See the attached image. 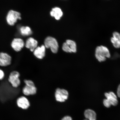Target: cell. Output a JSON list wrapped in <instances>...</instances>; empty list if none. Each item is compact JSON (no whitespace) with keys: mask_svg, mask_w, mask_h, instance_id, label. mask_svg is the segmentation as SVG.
<instances>
[{"mask_svg":"<svg viewBox=\"0 0 120 120\" xmlns=\"http://www.w3.org/2000/svg\"><path fill=\"white\" fill-rule=\"evenodd\" d=\"M62 49L67 52H76V45L75 42L71 40H67L63 45Z\"/></svg>","mask_w":120,"mask_h":120,"instance_id":"obj_8","label":"cell"},{"mask_svg":"<svg viewBox=\"0 0 120 120\" xmlns=\"http://www.w3.org/2000/svg\"><path fill=\"white\" fill-rule=\"evenodd\" d=\"M51 16H54L57 20H59L63 15V12L60 9L56 7L52 9L50 13Z\"/></svg>","mask_w":120,"mask_h":120,"instance_id":"obj_16","label":"cell"},{"mask_svg":"<svg viewBox=\"0 0 120 120\" xmlns=\"http://www.w3.org/2000/svg\"><path fill=\"white\" fill-rule=\"evenodd\" d=\"M113 37L111 38V41L113 46L116 49L120 48V34L117 32H114L112 34Z\"/></svg>","mask_w":120,"mask_h":120,"instance_id":"obj_13","label":"cell"},{"mask_svg":"<svg viewBox=\"0 0 120 120\" xmlns=\"http://www.w3.org/2000/svg\"><path fill=\"white\" fill-rule=\"evenodd\" d=\"M11 58L8 54L4 52L0 53V66L5 67L10 65L11 63Z\"/></svg>","mask_w":120,"mask_h":120,"instance_id":"obj_9","label":"cell"},{"mask_svg":"<svg viewBox=\"0 0 120 120\" xmlns=\"http://www.w3.org/2000/svg\"><path fill=\"white\" fill-rule=\"evenodd\" d=\"M24 82L25 85L22 88V92L25 95H33L36 93L37 89L32 81L25 79Z\"/></svg>","mask_w":120,"mask_h":120,"instance_id":"obj_3","label":"cell"},{"mask_svg":"<svg viewBox=\"0 0 120 120\" xmlns=\"http://www.w3.org/2000/svg\"><path fill=\"white\" fill-rule=\"evenodd\" d=\"M106 99L103 100V104L106 107L108 108L111 105L116 106L118 103L117 98L116 94L112 92L106 93L105 94Z\"/></svg>","mask_w":120,"mask_h":120,"instance_id":"obj_2","label":"cell"},{"mask_svg":"<svg viewBox=\"0 0 120 120\" xmlns=\"http://www.w3.org/2000/svg\"><path fill=\"white\" fill-rule=\"evenodd\" d=\"M95 56L97 60L101 62L105 61L106 58H110L111 55L109 49L105 46L101 45L96 48Z\"/></svg>","mask_w":120,"mask_h":120,"instance_id":"obj_1","label":"cell"},{"mask_svg":"<svg viewBox=\"0 0 120 120\" xmlns=\"http://www.w3.org/2000/svg\"><path fill=\"white\" fill-rule=\"evenodd\" d=\"M21 33L22 35L28 36L32 34V31L29 27L22 26L20 28Z\"/></svg>","mask_w":120,"mask_h":120,"instance_id":"obj_17","label":"cell"},{"mask_svg":"<svg viewBox=\"0 0 120 120\" xmlns=\"http://www.w3.org/2000/svg\"><path fill=\"white\" fill-rule=\"evenodd\" d=\"M68 93L67 90L58 88L55 93V97L57 101L64 102L68 98Z\"/></svg>","mask_w":120,"mask_h":120,"instance_id":"obj_7","label":"cell"},{"mask_svg":"<svg viewBox=\"0 0 120 120\" xmlns=\"http://www.w3.org/2000/svg\"><path fill=\"white\" fill-rule=\"evenodd\" d=\"M4 73L2 70L0 69V80H2L4 77Z\"/></svg>","mask_w":120,"mask_h":120,"instance_id":"obj_18","label":"cell"},{"mask_svg":"<svg viewBox=\"0 0 120 120\" xmlns=\"http://www.w3.org/2000/svg\"><path fill=\"white\" fill-rule=\"evenodd\" d=\"M84 116L86 118L84 120H96V114L92 109H88L85 110L84 113Z\"/></svg>","mask_w":120,"mask_h":120,"instance_id":"obj_15","label":"cell"},{"mask_svg":"<svg viewBox=\"0 0 120 120\" xmlns=\"http://www.w3.org/2000/svg\"><path fill=\"white\" fill-rule=\"evenodd\" d=\"M18 106L23 109H26L29 107L30 103L29 100L26 97L24 96L19 98L16 101Z\"/></svg>","mask_w":120,"mask_h":120,"instance_id":"obj_11","label":"cell"},{"mask_svg":"<svg viewBox=\"0 0 120 120\" xmlns=\"http://www.w3.org/2000/svg\"><path fill=\"white\" fill-rule=\"evenodd\" d=\"M21 19L20 13L19 12L13 10H10L8 12L7 16L8 23L10 25H13L18 19Z\"/></svg>","mask_w":120,"mask_h":120,"instance_id":"obj_6","label":"cell"},{"mask_svg":"<svg viewBox=\"0 0 120 120\" xmlns=\"http://www.w3.org/2000/svg\"><path fill=\"white\" fill-rule=\"evenodd\" d=\"M61 120H72L71 117L66 116L64 117Z\"/></svg>","mask_w":120,"mask_h":120,"instance_id":"obj_19","label":"cell"},{"mask_svg":"<svg viewBox=\"0 0 120 120\" xmlns=\"http://www.w3.org/2000/svg\"><path fill=\"white\" fill-rule=\"evenodd\" d=\"M44 44L47 48H50L52 52L56 53L58 52V46L57 42L55 38L51 37H48L45 39Z\"/></svg>","mask_w":120,"mask_h":120,"instance_id":"obj_4","label":"cell"},{"mask_svg":"<svg viewBox=\"0 0 120 120\" xmlns=\"http://www.w3.org/2000/svg\"><path fill=\"white\" fill-rule=\"evenodd\" d=\"M45 46L42 45L41 47H37L34 51V54L35 56L40 59H42L45 56Z\"/></svg>","mask_w":120,"mask_h":120,"instance_id":"obj_14","label":"cell"},{"mask_svg":"<svg viewBox=\"0 0 120 120\" xmlns=\"http://www.w3.org/2000/svg\"><path fill=\"white\" fill-rule=\"evenodd\" d=\"M38 42L32 38H30L26 40L25 46L31 52H33L37 47Z\"/></svg>","mask_w":120,"mask_h":120,"instance_id":"obj_12","label":"cell"},{"mask_svg":"<svg viewBox=\"0 0 120 120\" xmlns=\"http://www.w3.org/2000/svg\"><path fill=\"white\" fill-rule=\"evenodd\" d=\"M20 76V73L17 71H13L10 73L8 81L13 87L17 88L20 85L21 83L19 79Z\"/></svg>","mask_w":120,"mask_h":120,"instance_id":"obj_5","label":"cell"},{"mask_svg":"<svg viewBox=\"0 0 120 120\" xmlns=\"http://www.w3.org/2000/svg\"><path fill=\"white\" fill-rule=\"evenodd\" d=\"M24 45L23 40L20 38L14 39L11 43L12 47L17 52L20 51L24 47Z\"/></svg>","mask_w":120,"mask_h":120,"instance_id":"obj_10","label":"cell"},{"mask_svg":"<svg viewBox=\"0 0 120 120\" xmlns=\"http://www.w3.org/2000/svg\"><path fill=\"white\" fill-rule=\"evenodd\" d=\"M117 93L118 97L120 98V84L118 87L117 90Z\"/></svg>","mask_w":120,"mask_h":120,"instance_id":"obj_20","label":"cell"}]
</instances>
